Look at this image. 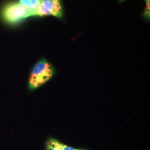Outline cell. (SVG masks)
Here are the masks:
<instances>
[{
    "mask_svg": "<svg viewBox=\"0 0 150 150\" xmlns=\"http://www.w3.org/2000/svg\"><path fill=\"white\" fill-rule=\"evenodd\" d=\"M120 1H125V0H120Z\"/></svg>",
    "mask_w": 150,
    "mask_h": 150,
    "instance_id": "obj_9",
    "label": "cell"
},
{
    "mask_svg": "<svg viewBox=\"0 0 150 150\" xmlns=\"http://www.w3.org/2000/svg\"><path fill=\"white\" fill-rule=\"evenodd\" d=\"M62 13L61 0H40L38 16L51 15L61 18Z\"/></svg>",
    "mask_w": 150,
    "mask_h": 150,
    "instance_id": "obj_3",
    "label": "cell"
},
{
    "mask_svg": "<svg viewBox=\"0 0 150 150\" xmlns=\"http://www.w3.org/2000/svg\"><path fill=\"white\" fill-rule=\"evenodd\" d=\"M19 2L30 12L32 16H38L40 0H20Z\"/></svg>",
    "mask_w": 150,
    "mask_h": 150,
    "instance_id": "obj_4",
    "label": "cell"
},
{
    "mask_svg": "<svg viewBox=\"0 0 150 150\" xmlns=\"http://www.w3.org/2000/svg\"><path fill=\"white\" fill-rule=\"evenodd\" d=\"M55 73L53 66L47 60L41 59L33 66L28 80V88L35 90L50 80Z\"/></svg>",
    "mask_w": 150,
    "mask_h": 150,
    "instance_id": "obj_1",
    "label": "cell"
},
{
    "mask_svg": "<svg viewBox=\"0 0 150 150\" xmlns=\"http://www.w3.org/2000/svg\"><path fill=\"white\" fill-rule=\"evenodd\" d=\"M150 0H145V1H146V2H149Z\"/></svg>",
    "mask_w": 150,
    "mask_h": 150,
    "instance_id": "obj_8",
    "label": "cell"
},
{
    "mask_svg": "<svg viewBox=\"0 0 150 150\" xmlns=\"http://www.w3.org/2000/svg\"><path fill=\"white\" fill-rule=\"evenodd\" d=\"M54 139H49L46 144V149L47 150H57L54 144Z\"/></svg>",
    "mask_w": 150,
    "mask_h": 150,
    "instance_id": "obj_6",
    "label": "cell"
},
{
    "mask_svg": "<svg viewBox=\"0 0 150 150\" xmlns=\"http://www.w3.org/2000/svg\"><path fill=\"white\" fill-rule=\"evenodd\" d=\"M54 144L57 150H77L78 149L74 147H70L69 146L64 145V144L59 142V141L56 139H54Z\"/></svg>",
    "mask_w": 150,
    "mask_h": 150,
    "instance_id": "obj_5",
    "label": "cell"
},
{
    "mask_svg": "<svg viewBox=\"0 0 150 150\" xmlns=\"http://www.w3.org/2000/svg\"><path fill=\"white\" fill-rule=\"evenodd\" d=\"M77 150H80V149H78Z\"/></svg>",
    "mask_w": 150,
    "mask_h": 150,
    "instance_id": "obj_10",
    "label": "cell"
},
{
    "mask_svg": "<svg viewBox=\"0 0 150 150\" xmlns=\"http://www.w3.org/2000/svg\"><path fill=\"white\" fill-rule=\"evenodd\" d=\"M150 1L146 2V8H145V11L144 12V16L147 18H150Z\"/></svg>",
    "mask_w": 150,
    "mask_h": 150,
    "instance_id": "obj_7",
    "label": "cell"
},
{
    "mask_svg": "<svg viewBox=\"0 0 150 150\" xmlns=\"http://www.w3.org/2000/svg\"><path fill=\"white\" fill-rule=\"evenodd\" d=\"M2 16L5 21L10 24H15L32 15L20 2H14L4 7L2 11Z\"/></svg>",
    "mask_w": 150,
    "mask_h": 150,
    "instance_id": "obj_2",
    "label": "cell"
}]
</instances>
